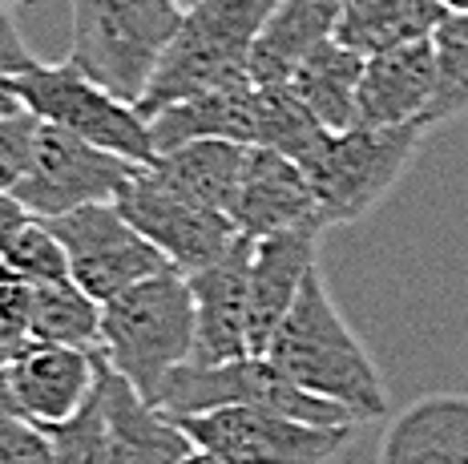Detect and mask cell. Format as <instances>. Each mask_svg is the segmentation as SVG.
Instances as JSON below:
<instances>
[{
  "mask_svg": "<svg viewBox=\"0 0 468 464\" xmlns=\"http://www.w3.org/2000/svg\"><path fill=\"white\" fill-rule=\"evenodd\" d=\"M69 65L133 101L145 93L182 21L178 0H69Z\"/></svg>",
  "mask_w": 468,
  "mask_h": 464,
  "instance_id": "4",
  "label": "cell"
},
{
  "mask_svg": "<svg viewBox=\"0 0 468 464\" xmlns=\"http://www.w3.org/2000/svg\"><path fill=\"white\" fill-rule=\"evenodd\" d=\"M25 315H28V335L41 343L101 347V303L93 295H85L73 279L28 283Z\"/></svg>",
  "mask_w": 468,
  "mask_h": 464,
  "instance_id": "22",
  "label": "cell"
},
{
  "mask_svg": "<svg viewBox=\"0 0 468 464\" xmlns=\"http://www.w3.org/2000/svg\"><path fill=\"white\" fill-rule=\"evenodd\" d=\"M344 5L347 0H275L250 49V81L287 85L299 65L335 37Z\"/></svg>",
  "mask_w": 468,
  "mask_h": 464,
  "instance_id": "18",
  "label": "cell"
},
{
  "mask_svg": "<svg viewBox=\"0 0 468 464\" xmlns=\"http://www.w3.org/2000/svg\"><path fill=\"white\" fill-rule=\"evenodd\" d=\"M158 408L170 420L202 416L214 408H275L307 424H327V428H356L359 424V416L347 412L344 404H331L324 395L299 388L295 380H287L267 355H242L230 364H182L165 380Z\"/></svg>",
  "mask_w": 468,
  "mask_h": 464,
  "instance_id": "6",
  "label": "cell"
},
{
  "mask_svg": "<svg viewBox=\"0 0 468 464\" xmlns=\"http://www.w3.org/2000/svg\"><path fill=\"white\" fill-rule=\"evenodd\" d=\"M0 416H21V408H16L13 372H8V364H0Z\"/></svg>",
  "mask_w": 468,
  "mask_h": 464,
  "instance_id": "31",
  "label": "cell"
},
{
  "mask_svg": "<svg viewBox=\"0 0 468 464\" xmlns=\"http://www.w3.org/2000/svg\"><path fill=\"white\" fill-rule=\"evenodd\" d=\"M8 372H13L16 408L25 420L61 424L93 400L97 380H101V352L33 340L8 364Z\"/></svg>",
  "mask_w": 468,
  "mask_h": 464,
  "instance_id": "13",
  "label": "cell"
},
{
  "mask_svg": "<svg viewBox=\"0 0 468 464\" xmlns=\"http://www.w3.org/2000/svg\"><path fill=\"white\" fill-rule=\"evenodd\" d=\"M28 65H37V57L28 53L13 8H0V77H16V73H25Z\"/></svg>",
  "mask_w": 468,
  "mask_h": 464,
  "instance_id": "29",
  "label": "cell"
},
{
  "mask_svg": "<svg viewBox=\"0 0 468 464\" xmlns=\"http://www.w3.org/2000/svg\"><path fill=\"white\" fill-rule=\"evenodd\" d=\"M182 464H227V460H222V457H214V452H202V448H194V452H190V457L182 460Z\"/></svg>",
  "mask_w": 468,
  "mask_h": 464,
  "instance_id": "32",
  "label": "cell"
},
{
  "mask_svg": "<svg viewBox=\"0 0 468 464\" xmlns=\"http://www.w3.org/2000/svg\"><path fill=\"white\" fill-rule=\"evenodd\" d=\"M97 400L110 428V460L113 464H182L194 452V440L170 420L158 404H150L125 375H117L101 355Z\"/></svg>",
  "mask_w": 468,
  "mask_h": 464,
  "instance_id": "15",
  "label": "cell"
},
{
  "mask_svg": "<svg viewBox=\"0 0 468 464\" xmlns=\"http://www.w3.org/2000/svg\"><path fill=\"white\" fill-rule=\"evenodd\" d=\"M319 235L315 230H291V235L255 238V258H250V355H267L279 323L295 307L307 275L319 267L315 258Z\"/></svg>",
  "mask_w": 468,
  "mask_h": 464,
  "instance_id": "16",
  "label": "cell"
},
{
  "mask_svg": "<svg viewBox=\"0 0 468 464\" xmlns=\"http://www.w3.org/2000/svg\"><path fill=\"white\" fill-rule=\"evenodd\" d=\"M13 90L37 121L61 125L65 133H77V138L93 142V146L122 153V158L138 162V166H150L158 158L150 118L133 101L110 93L105 85H97L93 77H85L69 61L28 65L25 73L13 77Z\"/></svg>",
  "mask_w": 468,
  "mask_h": 464,
  "instance_id": "7",
  "label": "cell"
},
{
  "mask_svg": "<svg viewBox=\"0 0 468 464\" xmlns=\"http://www.w3.org/2000/svg\"><path fill=\"white\" fill-rule=\"evenodd\" d=\"M448 8V16H468V0H441Z\"/></svg>",
  "mask_w": 468,
  "mask_h": 464,
  "instance_id": "33",
  "label": "cell"
},
{
  "mask_svg": "<svg viewBox=\"0 0 468 464\" xmlns=\"http://www.w3.org/2000/svg\"><path fill=\"white\" fill-rule=\"evenodd\" d=\"M154 150L165 153L198 138H227L242 146H262V90L255 81L227 85V90L198 93L150 118Z\"/></svg>",
  "mask_w": 468,
  "mask_h": 464,
  "instance_id": "17",
  "label": "cell"
},
{
  "mask_svg": "<svg viewBox=\"0 0 468 464\" xmlns=\"http://www.w3.org/2000/svg\"><path fill=\"white\" fill-rule=\"evenodd\" d=\"M0 464H57L41 424L25 416H0Z\"/></svg>",
  "mask_w": 468,
  "mask_h": 464,
  "instance_id": "27",
  "label": "cell"
},
{
  "mask_svg": "<svg viewBox=\"0 0 468 464\" xmlns=\"http://www.w3.org/2000/svg\"><path fill=\"white\" fill-rule=\"evenodd\" d=\"M133 174H138V162L93 146L77 133H65L61 125L41 121L33 158H28L13 195L37 218H57L77 206H90V202H117Z\"/></svg>",
  "mask_w": 468,
  "mask_h": 464,
  "instance_id": "9",
  "label": "cell"
},
{
  "mask_svg": "<svg viewBox=\"0 0 468 464\" xmlns=\"http://www.w3.org/2000/svg\"><path fill=\"white\" fill-rule=\"evenodd\" d=\"M41 121L33 113H13V118H0V190H13L21 182V174L33 158V142Z\"/></svg>",
  "mask_w": 468,
  "mask_h": 464,
  "instance_id": "26",
  "label": "cell"
},
{
  "mask_svg": "<svg viewBox=\"0 0 468 464\" xmlns=\"http://www.w3.org/2000/svg\"><path fill=\"white\" fill-rule=\"evenodd\" d=\"M25 295L0 299V364H13L16 355L33 343V335H28V315H25Z\"/></svg>",
  "mask_w": 468,
  "mask_h": 464,
  "instance_id": "28",
  "label": "cell"
},
{
  "mask_svg": "<svg viewBox=\"0 0 468 464\" xmlns=\"http://www.w3.org/2000/svg\"><path fill=\"white\" fill-rule=\"evenodd\" d=\"M267 360L299 388L324 395L331 404H344L359 420L388 412V392L379 380V367L347 327L344 311L335 307L324 270H311L295 307L279 323L275 340L267 347Z\"/></svg>",
  "mask_w": 468,
  "mask_h": 464,
  "instance_id": "1",
  "label": "cell"
},
{
  "mask_svg": "<svg viewBox=\"0 0 468 464\" xmlns=\"http://www.w3.org/2000/svg\"><path fill=\"white\" fill-rule=\"evenodd\" d=\"M5 263L13 267L25 283H61V279H73L69 255H65V247L57 243V235L41 218H33V227L16 238L13 250L5 255Z\"/></svg>",
  "mask_w": 468,
  "mask_h": 464,
  "instance_id": "25",
  "label": "cell"
},
{
  "mask_svg": "<svg viewBox=\"0 0 468 464\" xmlns=\"http://www.w3.org/2000/svg\"><path fill=\"white\" fill-rule=\"evenodd\" d=\"M178 428L194 448L214 452L227 464H331L356 432L307 424L275 408H214L182 416Z\"/></svg>",
  "mask_w": 468,
  "mask_h": 464,
  "instance_id": "8",
  "label": "cell"
},
{
  "mask_svg": "<svg viewBox=\"0 0 468 464\" xmlns=\"http://www.w3.org/2000/svg\"><path fill=\"white\" fill-rule=\"evenodd\" d=\"M436 45V98L428 125H441L468 113V16H444L432 33Z\"/></svg>",
  "mask_w": 468,
  "mask_h": 464,
  "instance_id": "23",
  "label": "cell"
},
{
  "mask_svg": "<svg viewBox=\"0 0 468 464\" xmlns=\"http://www.w3.org/2000/svg\"><path fill=\"white\" fill-rule=\"evenodd\" d=\"M247 150L250 146H242V142L198 138V142H186V146L158 153L150 162V170L158 174L165 186L178 190V195L230 215L239 182H242V166H247Z\"/></svg>",
  "mask_w": 468,
  "mask_h": 464,
  "instance_id": "19",
  "label": "cell"
},
{
  "mask_svg": "<svg viewBox=\"0 0 468 464\" xmlns=\"http://www.w3.org/2000/svg\"><path fill=\"white\" fill-rule=\"evenodd\" d=\"M33 210L25 206L21 198L13 195V190H0V258L13 250V243L25 235L28 227H33Z\"/></svg>",
  "mask_w": 468,
  "mask_h": 464,
  "instance_id": "30",
  "label": "cell"
},
{
  "mask_svg": "<svg viewBox=\"0 0 468 464\" xmlns=\"http://www.w3.org/2000/svg\"><path fill=\"white\" fill-rule=\"evenodd\" d=\"M424 142V125H351L335 130L311 146L303 166L311 190L327 222H356L388 198V190L404 178L416 150Z\"/></svg>",
  "mask_w": 468,
  "mask_h": 464,
  "instance_id": "5",
  "label": "cell"
},
{
  "mask_svg": "<svg viewBox=\"0 0 468 464\" xmlns=\"http://www.w3.org/2000/svg\"><path fill=\"white\" fill-rule=\"evenodd\" d=\"M178 5H182V8H190V5H198V0H178Z\"/></svg>",
  "mask_w": 468,
  "mask_h": 464,
  "instance_id": "35",
  "label": "cell"
},
{
  "mask_svg": "<svg viewBox=\"0 0 468 464\" xmlns=\"http://www.w3.org/2000/svg\"><path fill=\"white\" fill-rule=\"evenodd\" d=\"M105 364L158 404L174 372L194 360V299L182 270H162L101 307Z\"/></svg>",
  "mask_w": 468,
  "mask_h": 464,
  "instance_id": "3",
  "label": "cell"
},
{
  "mask_svg": "<svg viewBox=\"0 0 468 464\" xmlns=\"http://www.w3.org/2000/svg\"><path fill=\"white\" fill-rule=\"evenodd\" d=\"M16 5H25V0H0V8H16Z\"/></svg>",
  "mask_w": 468,
  "mask_h": 464,
  "instance_id": "34",
  "label": "cell"
},
{
  "mask_svg": "<svg viewBox=\"0 0 468 464\" xmlns=\"http://www.w3.org/2000/svg\"><path fill=\"white\" fill-rule=\"evenodd\" d=\"M436 98V45L424 41L396 45L367 57L359 77V125H424Z\"/></svg>",
  "mask_w": 468,
  "mask_h": 464,
  "instance_id": "14",
  "label": "cell"
},
{
  "mask_svg": "<svg viewBox=\"0 0 468 464\" xmlns=\"http://www.w3.org/2000/svg\"><path fill=\"white\" fill-rule=\"evenodd\" d=\"M230 218L239 227V235L247 238L291 235V230L324 235L331 227L303 166L267 146L247 150V166H242V182H239V195H234Z\"/></svg>",
  "mask_w": 468,
  "mask_h": 464,
  "instance_id": "12",
  "label": "cell"
},
{
  "mask_svg": "<svg viewBox=\"0 0 468 464\" xmlns=\"http://www.w3.org/2000/svg\"><path fill=\"white\" fill-rule=\"evenodd\" d=\"M364 65H367V57H359L356 49H347L339 37H331V41H324L299 65L287 85L303 98V105L315 113L324 130H331V133L351 130V125H359L356 93H359Z\"/></svg>",
  "mask_w": 468,
  "mask_h": 464,
  "instance_id": "21",
  "label": "cell"
},
{
  "mask_svg": "<svg viewBox=\"0 0 468 464\" xmlns=\"http://www.w3.org/2000/svg\"><path fill=\"white\" fill-rule=\"evenodd\" d=\"M250 258L255 238L239 235L222 258L186 275L194 299V364H230L250 355Z\"/></svg>",
  "mask_w": 468,
  "mask_h": 464,
  "instance_id": "11",
  "label": "cell"
},
{
  "mask_svg": "<svg viewBox=\"0 0 468 464\" xmlns=\"http://www.w3.org/2000/svg\"><path fill=\"white\" fill-rule=\"evenodd\" d=\"M48 444H53V460L57 464H113L110 460V428H105V412L101 400L85 404L77 416L61 424H41Z\"/></svg>",
  "mask_w": 468,
  "mask_h": 464,
  "instance_id": "24",
  "label": "cell"
},
{
  "mask_svg": "<svg viewBox=\"0 0 468 464\" xmlns=\"http://www.w3.org/2000/svg\"><path fill=\"white\" fill-rule=\"evenodd\" d=\"M444 16L448 8L441 0H347L335 37L359 57H376L396 45L432 37Z\"/></svg>",
  "mask_w": 468,
  "mask_h": 464,
  "instance_id": "20",
  "label": "cell"
},
{
  "mask_svg": "<svg viewBox=\"0 0 468 464\" xmlns=\"http://www.w3.org/2000/svg\"><path fill=\"white\" fill-rule=\"evenodd\" d=\"M117 206L130 218V227L142 238H150L182 275L222 258L239 238V227L230 215L178 195L150 166H138L130 186L117 195Z\"/></svg>",
  "mask_w": 468,
  "mask_h": 464,
  "instance_id": "10",
  "label": "cell"
},
{
  "mask_svg": "<svg viewBox=\"0 0 468 464\" xmlns=\"http://www.w3.org/2000/svg\"><path fill=\"white\" fill-rule=\"evenodd\" d=\"M271 8L275 0H198L182 8L178 33L165 45L138 110L145 118H158L162 110L198 93L250 81V49Z\"/></svg>",
  "mask_w": 468,
  "mask_h": 464,
  "instance_id": "2",
  "label": "cell"
}]
</instances>
